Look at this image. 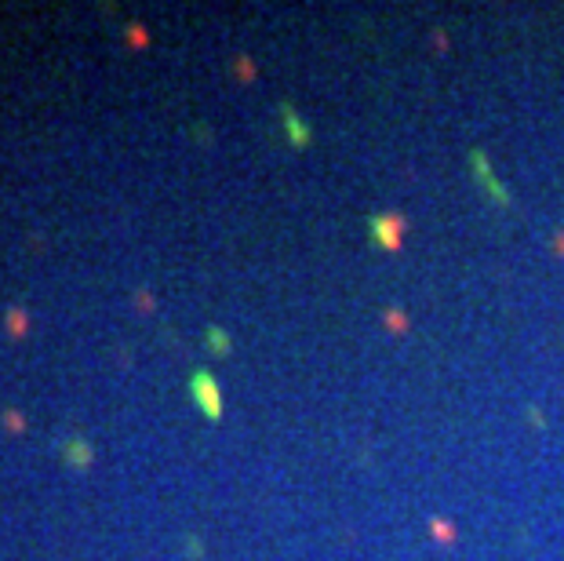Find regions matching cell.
Returning <instances> with one entry per match:
<instances>
[{"mask_svg":"<svg viewBox=\"0 0 564 561\" xmlns=\"http://www.w3.org/2000/svg\"><path fill=\"white\" fill-rule=\"evenodd\" d=\"M368 237L379 244V248H400V237H404V219L400 215H371L368 219Z\"/></svg>","mask_w":564,"mask_h":561,"instance_id":"obj_2","label":"cell"},{"mask_svg":"<svg viewBox=\"0 0 564 561\" xmlns=\"http://www.w3.org/2000/svg\"><path fill=\"white\" fill-rule=\"evenodd\" d=\"M474 175H481V182H484V194L491 197V201H499V204H510V194L499 186L491 175H488V164H484V153H474Z\"/></svg>","mask_w":564,"mask_h":561,"instance_id":"obj_4","label":"cell"},{"mask_svg":"<svg viewBox=\"0 0 564 561\" xmlns=\"http://www.w3.org/2000/svg\"><path fill=\"white\" fill-rule=\"evenodd\" d=\"M208 350H215V354H230V339H226L223 328H208Z\"/></svg>","mask_w":564,"mask_h":561,"instance_id":"obj_7","label":"cell"},{"mask_svg":"<svg viewBox=\"0 0 564 561\" xmlns=\"http://www.w3.org/2000/svg\"><path fill=\"white\" fill-rule=\"evenodd\" d=\"M4 325H8V335H15V339H18V335H26V325H29V318L22 314L18 306H11L8 314H4Z\"/></svg>","mask_w":564,"mask_h":561,"instance_id":"obj_6","label":"cell"},{"mask_svg":"<svg viewBox=\"0 0 564 561\" xmlns=\"http://www.w3.org/2000/svg\"><path fill=\"white\" fill-rule=\"evenodd\" d=\"M4 423H8V426H11V430H22V419H18V416H15V412H8V416H4Z\"/></svg>","mask_w":564,"mask_h":561,"instance_id":"obj_8","label":"cell"},{"mask_svg":"<svg viewBox=\"0 0 564 561\" xmlns=\"http://www.w3.org/2000/svg\"><path fill=\"white\" fill-rule=\"evenodd\" d=\"M280 120H284V128H288L292 146H309V124L295 113L292 103H280Z\"/></svg>","mask_w":564,"mask_h":561,"instance_id":"obj_3","label":"cell"},{"mask_svg":"<svg viewBox=\"0 0 564 561\" xmlns=\"http://www.w3.org/2000/svg\"><path fill=\"white\" fill-rule=\"evenodd\" d=\"M62 456H66V463H73V466H91V459H95L91 445H87V441H80V438L62 441Z\"/></svg>","mask_w":564,"mask_h":561,"instance_id":"obj_5","label":"cell"},{"mask_svg":"<svg viewBox=\"0 0 564 561\" xmlns=\"http://www.w3.org/2000/svg\"><path fill=\"white\" fill-rule=\"evenodd\" d=\"M190 394H193V401H197V409H201L211 423L223 416V394H218V383H215L211 372H193V376H190Z\"/></svg>","mask_w":564,"mask_h":561,"instance_id":"obj_1","label":"cell"}]
</instances>
